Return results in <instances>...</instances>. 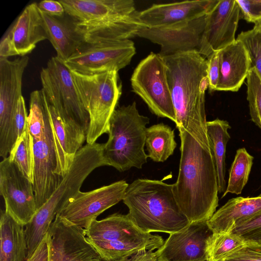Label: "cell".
<instances>
[{
    "label": "cell",
    "mask_w": 261,
    "mask_h": 261,
    "mask_svg": "<svg viewBox=\"0 0 261 261\" xmlns=\"http://www.w3.org/2000/svg\"><path fill=\"white\" fill-rule=\"evenodd\" d=\"M178 175L172 184L175 200L190 223L207 221L218 206V186L211 148L201 145L183 128Z\"/></svg>",
    "instance_id": "1"
},
{
    "label": "cell",
    "mask_w": 261,
    "mask_h": 261,
    "mask_svg": "<svg viewBox=\"0 0 261 261\" xmlns=\"http://www.w3.org/2000/svg\"><path fill=\"white\" fill-rule=\"evenodd\" d=\"M163 57L176 127L184 128L201 145L210 148L205 109V93L208 87L207 59L197 50Z\"/></svg>",
    "instance_id": "2"
},
{
    "label": "cell",
    "mask_w": 261,
    "mask_h": 261,
    "mask_svg": "<svg viewBox=\"0 0 261 261\" xmlns=\"http://www.w3.org/2000/svg\"><path fill=\"white\" fill-rule=\"evenodd\" d=\"M135 224L147 233L177 232L190 223L174 197L172 185L138 178L129 184L122 200Z\"/></svg>",
    "instance_id": "3"
},
{
    "label": "cell",
    "mask_w": 261,
    "mask_h": 261,
    "mask_svg": "<svg viewBox=\"0 0 261 261\" xmlns=\"http://www.w3.org/2000/svg\"><path fill=\"white\" fill-rule=\"evenodd\" d=\"M149 123L147 117L139 114L135 101L117 108L110 121L108 140L104 143L106 166L120 172L132 167L141 169L148 157L144 147Z\"/></svg>",
    "instance_id": "4"
},
{
    "label": "cell",
    "mask_w": 261,
    "mask_h": 261,
    "mask_svg": "<svg viewBox=\"0 0 261 261\" xmlns=\"http://www.w3.org/2000/svg\"><path fill=\"white\" fill-rule=\"evenodd\" d=\"M81 100L89 116L86 142L92 144L108 133L110 121L121 95L118 71L87 75L71 71Z\"/></svg>",
    "instance_id": "5"
},
{
    "label": "cell",
    "mask_w": 261,
    "mask_h": 261,
    "mask_svg": "<svg viewBox=\"0 0 261 261\" xmlns=\"http://www.w3.org/2000/svg\"><path fill=\"white\" fill-rule=\"evenodd\" d=\"M42 88L48 102L64 119L88 131L89 116L78 94L71 70L57 56L40 72Z\"/></svg>",
    "instance_id": "6"
},
{
    "label": "cell",
    "mask_w": 261,
    "mask_h": 261,
    "mask_svg": "<svg viewBox=\"0 0 261 261\" xmlns=\"http://www.w3.org/2000/svg\"><path fill=\"white\" fill-rule=\"evenodd\" d=\"M130 83L132 91L142 99L152 113L176 122L163 57L159 53H150L134 69Z\"/></svg>",
    "instance_id": "7"
},
{
    "label": "cell",
    "mask_w": 261,
    "mask_h": 261,
    "mask_svg": "<svg viewBox=\"0 0 261 261\" xmlns=\"http://www.w3.org/2000/svg\"><path fill=\"white\" fill-rule=\"evenodd\" d=\"M136 53L130 39L85 42L65 63L70 70L83 74L118 71L130 63Z\"/></svg>",
    "instance_id": "8"
},
{
    "label": "cell",
    "mask_w": 261,
    "mask_h": 261,
    "mask_svg": "<svg viewBox=\"0 0 261 261\" xmlns=\"http://www.w3.org/2000/svg\"><path fill=\"white\" fill-rule=\"evenodd\" d=\"M128 186L121 180L89 192L80 191L57 215L86 229L100 214L123 200Z\"/></svg>",
    "instance_id": "9"
},
{
    "label": "cell",
    "mask_w": 261,
    "mask_h": 261,
    "mask_svg": "<svg viewBox=\"0 0 261 261\" xmlns=\"http://www.w3.org/2000/svg\"><path fill=\"white\" fill-rule=\"evenodd\" d=\"M0 193L8 214L24 226L31 221L38 210L34 184L8 156L0 163Z\"/></svg>",
    "instance_id": "10"
},
{
    "label": "cell",
    "mask_w": 261,
    "mask_h": 261,
    "mask_svg": "<svg viewBox=\"0 0 261 261\" xmlns=\"http://www.w3.org/2000/svg\"><path fill=\"white\" fill-rule=\"evenodd\" d=\"M85 230L87 239L103 261H108L128 242L151 234L140 230L128 214L115 213L95 220Z\"/></svg>",
    "instance_id": "11"
},
{
    "label": "cell",
    "mask_w": 261,
    "mask_h": 261,
    "mask_svg": "<svg viewBox=\"0 0 261 261\" xmlns=\"http://www.w3.org/2000/svg\"><path fill=\"white\" fill-rule=\"evenodd\" d=\"M48 261H97L101 258L84 228L57 215L47 232Z\"/></svg>",
    "instance_id": "12"
},
{
    "label": "cell",
    "mask_w": 261,
    "mask_h": 261,
    "mask_svg": "<svg viewBox=\"0 0 261 261\" xmlns=\"http://www.w3.org/2000/svg\"><path fill=\"white\" fill-rule=\"evenodd\" d=\"M27 56L11 60L0 58V156L7 158V141L17 102L22 96V76Z\"/></svg>",
    "instance_id": "13"
},
{
    "label": "cell",
    "mask_w": 261,
    "mask_h": 261,
    "mask_svg": "<svg viewBox=\"0 0 261 261\" xmlns=\"http://www.w3.org/2000/svg\"><path fill=\"white\" fill-rule=\"evenodd\" d=\"M206 15L168 25L142 27L137 36L159 45L161 50L159 54L162 57L192 50L198 51Z\"/></svg>",
    "instance_id": "14"
},
{
    "label": "cell",
    "mask_w": 261,
    "mask_h": 261,
    "mask_svg": "<svg viewBox=\"0 0 261 261\" xmlns=\"http://www.w3.org/2000/svg\"><path fill=\"white\" fill-rule=\"evenodd\" d=\"M48 37L37 3L27 5L3 37L0 58L23 57L30 54L38 43Z\"/></svg>",
    "instance_id": "15"
},
{
    "label": "cell",
    "mask_w": 261,
    "mask_h": 261,
    "mask_svg": "<svg viewBox=\"0 0 261 261\" xmlns=\"http://www.w3.org/2000/svg\"><path fill=\"white\" fill-rule=\"evenodd\" d=\"M213 233L207 221L193 222L170 233L155 252L160 261H208L207 241Z\"/></svg>",
    "instance_id": "16"
},
{
    "label": "cell",
    "mask_w": 261,
    "mask_h": 261,
    "mask_svg": "<svg viewBox=\"0 0 261 261\" xmlns=\"http://www.w3.org/2000/svg\"><path fill=\"white\" fill-rule=\"evenodd\" d=\"M241 18L236 0H220L206 15L198 52L205 58L236 41V33Z\"/></svg>",
    "instance_id": "17"
},
{
    "label": "cell",
    "mask_w": 261,
    "mask_h": 261,
    "mask_svg": "<svg viewBox=\"0 0 261 261\" xmlns=\"http://www.w3.org/2000/svg\"><path fill=\"white\" fill-rule=\"evenodd\" d=\"M45 122L42 138L39 140L33 138L34 189L38 210L48 199L63 178L57 173V155L47 107Z\"/></svg>",
    "instance_id": "18"
},
{
    "label": "cell",
    "mask_w": 261,
    "mask_h": 261,
    "mask_svg": "<svg viewBox=\"0 0 261 261\" xmlns=\"http://www.w3.org/2000/svg\"><path fill=\"white\" fill-rule=\"evenodd\" d=\"M220 0L186 1L153 4L138 12V18L145 27L175 24L200 18L209 13Z\"/></svg>",
    "instance_id": "19"
},
{
    "label": "cell",
    "mask_w": 261,
    "mask_h": 261,
    "mask_svg": "<svg viewBox=\"0 0 261 261\" xmlns=\"http://www.w3.org/2000/svg\"><path fill=\"white\" fill-rule=\"evenodd\" d=\"M65 13L77 22L122 18L138 11L133 0H60Z\"/></svg>",
    "instance_id": "20"
},
{
    "label": "cell",
    "mask_w": 261,
    "mask_h": 261,
    "mask_svg": "<svg viewBox=\"0 0 261 261\" xmlns=\"http://www.w3.org/2000/svg\"><path fill=\"white\" fill-rule=\"evenodd\" d=\"M219 64L217 91H238L252 67L247 49L242 42L237 39L219 50Z\"/></svg>",
    "instance_id": "21"
},
{
    "label": "cell",
    "mask_w": 261,
    "mask_h": 261,
    "mask_svg": "<svg viewBox=\"0 0 261 261\" xmlns=\"http://www.w3.org/2000/svg\"><path fill=\"white\" fill-rule=\"evenodd\" d=\"M39 10L48 40L56 51L57 57L65 62L85 43L77 30V21L66 13L62 16H55Z\"/></svg>",
    "instance_id": "22"
},
{
    "label": "cell",
    "mask_w": 261,
    "mask_h": 261,
    "mask_svg": "<svg viewBox=\"0 0 261 261\" xmlns=\"http://www.w3.org/2000/svg\"><path fill=\"white\" fill-rule=\"evenodd\" d=\"M135 14L126 18L98 21L77 22V30L86 42L94 43L107 40L130 39L136 36L139 29L144 27Z\"/></svg>",
    "instance_id": "23"
},
{
    "label": "cell",
    "mask_w": 261,
    "mask_h": 261,
    "mask_svg": "<svg viewBox=\"0 0 261 261\" xmlns=\"http://www.w3.org/2000/svg\"><path fill=\"white\" fill-rule=\"evenodd\" d=\"M261 212V194L229 199L207 221L213 233L232 232L236 223Z\"/></svg>",
    "instance_id": "24"
},
{
    "label": "cell",
    "mask_w": 261,
    "mask_h": 261,
    "mask_svg": "<svg viewBox=\"0 0 261 261\" xmlns=\"http://www.w3.org/2000/svg\"><path fill=\"white\" fill-rule=\"evenodd\" d=\"M0 261H26L27 243L24 226L5 210L0 215Z\"/></svg>",
    "instance_id": "25"
},
{
    "label": "cell",
    "mask_w": 261,
    "mask_h": 261,
    "mask_svg": "<svg viewBox=\"0 0 261 261\" xmlns=\"http://www.w3.org/2000/svg\"><path fill=\"white\" fill-rule=\"evenodd\" d=\"M206 128L217 172L218 192L224 193L226 189L225 179L226 147L230 138L228 130L231 126L227 121L217 118L207 121Z\"/></svg>",
    "instance_id": "26"
},
{
    "label": "cell",
    "mask_w": 261,
    "mask_h": 261,
    "mask_svg": "<svg viewBox=\"0 0 261 261\" xmlns=\"http://www.w3.org/2000/svg\"><path fill=\"white\" fill-rule=\"evenodd\" d=\"M174 130L163 123L147 128L145 146L148 156L156 162H163L173 154L176 146Z\"/></svg>",
    "instance_id": "27"
},
{
    "label": "cell",
    "mask_w": 261,
    "mask_h": 261,
    "mask_svg": "<svg viewBox=\"0 0 261 261\" xmlns=\"http://www.w3.org/2000/svg\"><path fill=\"white\" fill-rule=\"evenodd\" d=\"M8 158L23 175L34 184V139L28 126L12 148Z\"/></svg>",
    "instance_id": "28"
},
{
    "label": "cell",
    "mask_w": 261,
    "mask_h": 261,
    "mask_svg": "<svg viewBox=\"0 0 261 261\" xmlns=\"http://www.w3.org/2000/svg\"><path fill=\"white\" fill-rule=\"evenodd\" d=\"M253 159L245 148H241L237 150L229 170L228 185L221 198L228 193L237 195L242 193L248 182Z\"/></svg>",
    "instance_id": "29"
},
{
    "label": "cell",
    "mask_w": 261,
    "mask_h": 261,
    "mask_svg": "<svg viewBox=\"0 0 261 261\" xmlns=\"http://www.w3.org/2000/svg\"><path fill=\"white\" fill-rule=\"evenodd\" d=\"M244 240L232 232L213 233L207 241L208 261H221L241 249Z\"/></svg>",
    "instance_id": "30"
},
{
    "label": "cell",
    "mask_w": 261,
    "mask_h": 261,
    "mask_svg": "<svg viewBox=\"0 0 261 261\" xmlns=\"http://www.w3.org/2000/svg\"><path fill=\"white\" fill-rule=\"evenodd\" d=\"M46 111V97L42 90L31 92L27 120L29 130L34 139L39 140L44 135Z\"/></svg>",
    "instance_id": "31"
},
{
    "label": "cell",
    "mask_w": 261,
    "mask_h": 261,
    "mask_svg": "<svg viewBox=\"0 0 261 261\" xmlns=\"http://www.w3.org/2000/svg\"><path fill=\"white\" fill-rule=\"evenodd\" d=\"M246 85L251 119L261 129V76L254 67L250 69Z\"/></svg>",
    "instance_id": "32"
},
{
    "label": "cell",
    "mask_w": 261,
    "mask_h": 261,
    "mask_svg": "<svg viewBox=\"0 0 261 261\" xmlns=\"http://www.w3.org/2000/svg\"><path fill=\"white\" fill-rule=\"evenodd\" d=\"M237 40L242 42L247 49L251 63L261 76V32L253 28L240 33Z\"/></svg>",
    "instance_id": "33"
},
{
    "label": "cell",
    "mask_w": 261,
    "mask_h": 261,
    "mask_svg": "<svg viewBox=\"0 0 261 261\" xmlns=\"http://www.w3.org/2000/svg\"><path fill=\"white\" fill-rule=\"evenodd\" d=\"M28 116L25 101L22 96L18 99L8 139L7 151L9 154L28 126Z\"/></svg>",
    "instance_id": "34"
},
{
    "label": "cell",
    "mask_w": 261,
    "mask_h": 261,
    "mask_svg": "<svg viewBox=\"0 0 261 261\" xmlns=\"http://www.w3.org/2000/svg\"><path fill=\"white\" fill-rule=\"evenodd\" d=\"M232 232L245 242H261V212L236 223Z\"/></svg>",
    "instance_id": "35"
},
{
    "label": "cell",
    "mask_w": 261,
    "mask_h": 261,
    "mask_svg": "<svg viewBox=\"0 0 261 261\" xmlns=\"http://www.w3.org/2000/svg\"><path fill=\"white\" fill-rule=\"evenodd\" d=\"M225 261H261V242H245L239 250Z\"/></svg>",
    "instance_id": "36"
},
{
    "label": "cell",
    "mask_w": 261,
    "mask_h": 261,
    "mask_svg": "<svg viewBox=\"0 0 261 261\" xmlns=\"http://www.w3.org/2000/svg\"><path fill=\"white\" fill-rule=\"evenodd\" d=\"M241 12V17L249 22L261 18V0H236Z\"/></svg>",
    "instance_id": "37"
},
{
    "label": "cell",
    "mask_w": 261,
    "mask_h": 261,
    "mask_svg": "<svg viewBox=\"0 0 261 261\" xmlns=\"http://www.w3.org/2000/svg\"><path fill=\"white\" fill-rule=\"evenodd\" d=\"M207 61V77L210 92L217 91L220 74L219 50L214 51Z\"/></svg>",
    "instance_id": "38"
},
{
    "label": "cell",
    "mask_w": 261,
    "mask_h": 261,
    "mask_svg": "<svg viewBox=\"0 0 261 261\" xmlns=\"http://www.w3.org/2000/svg\"><path fill=\"white\" fill-rule=\"evenodd\" d=\"M37 5L41 11L49 15L62 16L65 14V9L59 1L43 0Z\"/></svg>",
    "instance_id": "39"
},
{
    "label": "cell",
    "mask_w": 261,
    "mask_h": 261,
    "mask_svg": "<svg viewBox=\"0 0 261 261\" xmlns=\"http://www.w3.org/2000/svg\"><path fill=\"white\" fill-rule=\"evenodd\" d=\"M48 243L47 233L31 256L26 261H48Z\"/></svg>",
    "instance_id": "40"
},
{
    "label": "cell",
    "mask_w": 261,
    "mask_h": 261,
    "mask_svg": "<svg viewBox=\"0 0 261 261\" xmlns=\"http://www.w3.org/2000/svg\"><path fill=\"white\" fill-rule=\"evenodd\" d=\"M124 261H160L156 252L152 250L140 251L125 260Z\"/></svg>",
    "instance_id": "41"
},
{
    "label": "cell",
    "mask_w": 261,
    "mask_h": 261,
    "mask_svg": "<svg viewBox=\"0 0 261 261\" xmlns=\"http://www.w3.org/2000/svg\"><path fill=\"white\" fill-rule=\"evenodd\" d=\"M253 23L254 24L253 28L261 32V18L256 20Z\"/></svg>",
    "instance_id": "42"
},
{
    "label": "cell",
    "mask_w": 261,
    "mask_h": 261,
    "mask_svg": "<svg viewBox=\"0 0 261 261\" xmlns=\"http://www.w3.org/2000/svg\"><path fill=\"white\" fill-rule=\"evenodd\" d=\"M97 261H101V260H97Z\"/></svg>",
    "instance_id": "43"
},
{
    "label": "cell",
    "mask_w": 261,
    "mask_h": 261,
    "mask_svg": "<svg viewBox=\"0 0 261 261\" xmlns=\"http://www.w3.org/2000/svg\"><path fill=\"white\" fill-rule=\"evenodd\" d=\"M221 261H225V260H221Z\"/></svg>",
    "instance_id": "44"
}]
</instances>
